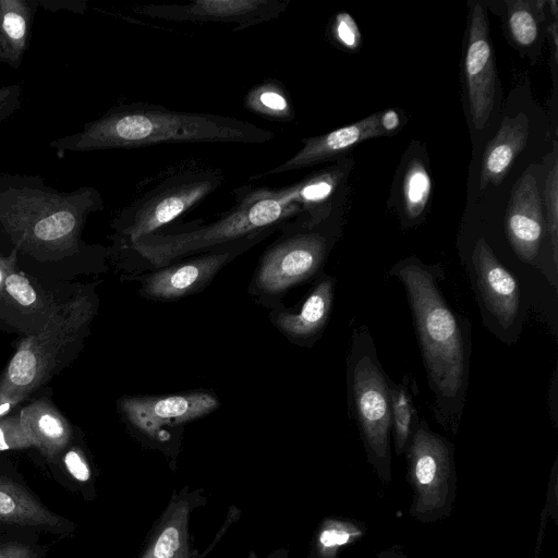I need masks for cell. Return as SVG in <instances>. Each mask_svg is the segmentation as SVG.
<instances>
[{"instance_id":"11","label":"cell","mask_w":558,"mask_h":558,"mask_svg":"<svg viewBox=\"0 0 558 558\" xmlns=\"http://www.w3.org/2000/svg\"><path fill=\"white\" fill-rule=\"evenodd\" d=\"M74 283H43L23 270L17 260L0 291V330L20 337L32 335L48 322Z\"/></svg>"},{"instance_id":"23","label":"cell","mask_w":558,"mask_h":558,"mask_svg":"<svg viewBox=\"0 0 558 558\" xmlns=\"http://www.w3.org/2000/svg\"><path fill=\"white\" fill-rule=\"evenodd\" d=\"M38 0H0V37L8 65L17 70L28 49Z\"/></svg>"},{"instance_id":"31","label":"cell","mask_w":558,"mask_h":558,"mask_svg":"<svg viewBox=\"0 0 558 558\" xmlns=\"http://www.w3.org/2000/svg\"><path fill=\"white\" fill-rule=\"evenodd\" d=\"M37 532L0 527V558H46L49 545L40 542Z\"/></svg>"},{"instance_id":"25","label":"cell","mask_w":558,"mask_h":558,"mask_svg":"<svg viewBox=\"0 0 558 558\" xmlns=\"http://www.w3.org/2000/svg\"><path fill=\"white\" fill-rule=\"evenodd\" d=\"M46 464L52 477L62 486L85 499L90 498L94 470L78 428L72 441Z\"/></svg>"},{"instance_id":"13","label":"cell","mask_w":558,"mask_h":558,"mask_svg":"<svg viewBox=\"0 0 558 558\" xmlns=\"http://www.w3.org/2000/svg\"><path fill=\"white\" fill-rule=\"evenodd\" d=\"M0 527H14L71 536L77 525L49 509L28 486L15 464L0 457Z\"/></svg>"},{"instance_id":"37","label":"cell","mask_w":558,"mask_h":558,"mask_svg":"<svg viewBox=\"0 0 558 558\" xmlns=\"http://www.w3.org/2000/svg\"><path fill=\"white\" fill-rule=\"evenodd\" d=\"M381 125L388 135L396 133L400 128V117L396 110H386L381 112Z\"/></svg>"},{"instance_id":"39","label":"cell","mask_w":558,"mask_h":558,"mask_svg":"<svg viewBox=\"0 0 558 558\" xmlns=\"http://www.w3.org/2000/svg\"><path fill=\"white\" fill-rule=\"evenodd\" d=\"M0 63L8 64V58H7L4 49H3V44H2L1 37H0Z\"/></svg>"},{"instance_id":"2","label":"cell","mask_w":558,"mask_h":558,"mask_svg":"<svg viewBox=\"0 0 558 558\" xmlns=\"http://www.w3.org/2000/svg\"><path fill=\"white\" fill-rule=\"evenodd\" d=\"M276 134L233 117L167 109L148 102L112 106L75 133L49 143L59 156L166 143L263 144Z\"/></svg>"},{"instance_id":"16","label":"cell","mask_w":558,"mask_h":558,"mask_svg":"<svg viewBox=\"0 0 558 558\" xmlns=\"http://www.w3.org/2000/svg\"><path fill=\"white\" fill-rule=\"evenodd\" d=\"M380 117L381 112H376L323 135L303 138L302 147L293 156L275 168L251 175L250 180L311 167L336 158L366 140L387 136Z\"/></svg>"},{"instance_id":"6","label":"cell","mask_w":558,"mask_h":558,"mask_svg":"<svg viewBox=\"0 0 558 558\" xmlns=\"http://www.w3.org/2000/svg\"><path fill=\"white\" fill-rule=\"evenodd\" d=\"M225 182L221 169L186 160L167 169L113 217L110 248H118L163 230L218 190Z\"/></svg>"},{"instance_id":"17","label":"cell","mask_w":558,"mask_h":558,"mask_svg":"<svg viewBox=\"0 0 558 558\" xmlns=\"http://www.w3.org/2000/svg\"><path fill=\"white\" fill-rule=\"evenodd\" d=\"M505 228L517 256L534 264L544 230L543 204L535 177L525 172L512 189Z\"/></svg>"},{"instance_id":"21","label":"cell","mask_w":558,"mask_h":558,"mask_svg":"<svg viewBox=\"0 0 558 558\" xmlns=\"http://www.w3.org/2000/svg\"><path fill=\"white\" fill-rule=\"evenodd\" d=\"M529 136V118L521 112L505 117L499 130L487 144L480 172V190L489 184L499 185L517 156L525 148Z\"/></svg>"},{"instance_id":"8","label":"cell","mask_w":558,"mask_h":558,"mask_svg":"<svg viewBox=\"0 0 558 558\" xmlns=\"http://www.w3.org/2000/svg\"><path fill=\"white\" fill-rule=\"evenodd\" d=\"M323 222L311 223L301 214L281 226L279 236L260 256L250 284V293L258 302L274 308L291 288L320 269L328 252V239L318 229Z\"/></svg>"},{"instance_id":"15","label":"cell","mask_w":558,"mask_h":558,"mask_svg":"<svg viewBox=\"0 0 558 558\" xmlns=\"http://www.w3.org/2000/svg\"><path fill=\"white\" fill-rule=\"evenodd\" d=\"M219 404L215 395L199 390L169 396H125L118 401V409L134 428L156 437L165 426L203 417Z\"/></svg>"},{"instance_id":"1","label":"cell","mask_w":558,"mask_h":558,"mask_svg":"<svg viewBox=\"0 0 558 558\" xmlns=\"http://www.w3.org/2000/svg\"><path fill=\"white\" fill-rule=\"evenodd\" d=\"M105 207L100 192L47 185L40 175L0 173V253L25 270H105L109 248L87 244L88 217Z\"/></svg>"},{"instance_id":"20","label":"cell","mask_w":558,"mask_h":558,"mask_svg":"<svg viewBox=\"0 0 558 558\" xmlns=\"http://www.w3.org/2000/svg\"><path fill=\"white\" fill-rule=\"evenodd\" d=\"M335 280L323 277L313 288L298 313L278 306L269 314L271 323L290 341L307 342L317 336L327 323L333 299Z\"/></svg>"},{"instance_id":"9","label":"cell","mask_w":558,"mask_h":558,"mask_svg":"<svg viewBox=\"0 0 558 558\" xmlns=\"http://www.w3.org/2000/svg\"><path fill=\"white\" fill-rule=\"evenodd\" d=\"M404 453L407 480L412 488L409 514L425 524L447 519L457 496L453 445L421 421Z\"/></svg>"},{"instance_id":"26","label":"cell","mask_w":558,"mask_h":558,"mask_svg":"<svg viewBox=\"0 0 558 558\" xmlns=\"http://www.w3.org/2000/svg\"><path fill=\"white\" fill-rule=\"evenodd\" d=\"M366 532L367 527L361 521L350 518H327L316 531L313 557L338 558L342 549L362 539Z\"/></svg>"},{"instance_id":"18","label":"cell","mask_w":558,"mask_h":558,"mask_svg":"<svg viewBox=\"0 0 558 558\" xmlns=\"http://www.w3.org/2000/svg\"><path fill=\"white\" fill-rule=\"evenodd\" d=\"M472 259L485 306L502 327H510L520 310L517 280L497 259L483 238L477 240Z\"/></svg>"},{"instance_id":"3","label":"cell","mask_w":558,"mask_h":558,"mask_svg":"<svg viewBox=\"0 0 558 558\" xmlns=\"http://www.w3.org/2000/svg\"><path fill=\"white\" fill-rule=\"evenodd\" d=\"M391 272L407 291L440 422L456 433L468 385V329L448 307L434 276L420 262L405 259Z\"/></svg>"},{"instance_id":"24","label":"cell","mask_w":558,"mask_h":558,"mask_svg":"<svg viewBox=\"0 0 558 558\" xmlns=\"http://www.w3.org/2000/svg\"><path fill=\"white\" fill-rule=\"evenodd\" d=\"M190 504L185 499L173 501L142 558H191L189 548Z\"/></svg>"},{"instance_id":"27","label":"cell","mask_w":558,"mask_h":558,"mask_svg":"<svg viewBox=\"0 0 558 558\" xmlns=\"http://www.w3.org/2000/svg\"><path fill=\"white\" fill-rule=\"evenodd\" d=\"M244 107L265 119L291 122L294 110L286 87L277 80L267 78L254 85L244 97Z\"/></svg>"},{"instance_id":"10","label":"cell","mask_w":558,"mask_h":558,"mask_svg":"<svg viewBox=\"0 0 558 558\" xmlns=\"http://www.w3.org/2000/svg\"><path fill=\"white\" fill-rule=\"evenodd\" d=\"M266 231L169 264L143 277L140 292L154 301H173L197 293L231 260L269 236Z\"/></svg>"},{"instance_id":"30","label":"cell","mask_w":558,"mask_h":558,"mask_svg":"<svg viewBox=\"0 0 558 558\" xmlns=\"http://www.w3.org/2000/svg\"><path fill=\"white\" fill-rule=\"evenodd\" d=\"M432 191L429 173L420 159H413L405 169L402 182L404 213L409 218L420 217L428 203Z\"/></svg>"},{"instance_id":"12","label":"cell","mask_w":558,"mask_h":558,"mask_svg":"<svg viewBox=\"0 0 558 558\" xmlns=\"http://www.w3.org/2000/svg\"><path fill=\"white\" fill-rule=\"evenodd\" d=\"M290 0H195L180 4H142L140 15L172 22L222 23L242 31L280 16Z\"/></svg>"},{"instance_id":"28","label":"cell","mask_w":558,"mask_h":558,"mask_svg":"<svg viewBox=\"0 0 558 558\" xmlns=\"http://www.w3.org/2000/svg\"><path fill=\"white\" fill-rule=\"evenodd\" d=\"M411 379L405 375L402 383L396 385L389 380L391 402V430L395 450L398 456L404 453L412 434L418 423L411 393Z\"/></svg>"},{"instance_id":"33","label":"cell","mask_w":558,"mask_h":558,"mask_svg":"<svg viewBox=\"0 0 558 558\" xmlns=\"http://www.w3.org/2000/svg\"><path fill=\"white\" fill-rule=\"evenodd\" d=\"M33 449V442L15 410L0 418V452Z\"/></svg>"},{"instance_id":"36","label":"cell","mask_w":558,"mask_h":558,"mask_svg":"<svg viewBox=\"0 0 558 558\" xmlns=\"http://www.w3.org/2000/svg\"><path fill=\"white\" fill-rule=\"evenodd\" d=\"M39 7L46 10H66L76 14H83L87 9L86 0H38Z\"/></svg>"},{"instance_id":"4","label":"cell","mask_w":558,"mask_h":558,"mask_svg":"<svg viewBox=\"0 0 558 558\" xmlns=\"http://www.w3.org/2000/svg\"><path fill=\"white\" fill-rule=\"evenodd\" d=\"M98 310L96 282L74 283L41 329L20 337L0 376V418L17 410L73 363Z\"/></svg>"},{"instance_id":"19","label":"cell","mask_w":558,"mask_h":558,"mask_svg":"<svg viewBox=\"0 0 558 558\" xmlns=\"http://www.w3.org/2000/svg\"><path fill=\"white\" fill-rule=\"evenodd\" d=\"M22 426L33 442V449L46 461L54 458L74 438L75 427L57 408L51 391L31 398L17 410Z\"/></svg>"},{"instance_id":"38","label":"cell","mask_w":558,"mask_h":558,"mask_svg":"<svg viewBox=\"0 0 558 558\" xmlns=\"http://www.w3.org/2000/svg\"><path fill=\"white\" fill-rule=\"evenodd\" d=\"M375 558H413L410 556L403 547L399 545H392L378 551Z\"/></svg>"},{"instance_id":"32","label":"cell","mask_w":558,"mask_h":558,"mask_svg":"<svg viewBox=\"0 0 558 558\" xmlns=\"http://www.w3.org/2000/svg\"><path fill=\"white\" fill-rule=\"evenodd\" d=\"M544 198L548 232L553 247L554 263L557 264L558 251V163L555 155L550 170L545 179Z\"/></svg>"},{"instance_id":"34","label":"cell","mask_w":558,"mask_h":558,"mask_svg":"<svg viewBox=\"0 0 558 558\" xmlns=\"http://www.w3.org/2000/svg\"><path fill=\"white\" fill-rule=\"evenodd\" d=\"M332 34L335 39L344 48L355 51L361 46V33L352 15L339 12L333 20Z\"/></svg>"},{"instance_id":"7","label":"cell","mask_w":558,"mask_h":558,"mask_svg":"<svg viewBox=\"0 0 558 558\" xmlns=\"http://www.w3.org/2000/svg\"><path fill=\"white\" fill-rule=\"evenodd\" d=\"M348 402L356 420L367 462L381 485L392 480L389 378L365 328H356L348 360Z\"/></svg>"},{"instance_id":"35","label":"cell","mask_w":558,"mask_h":558,"mask_svg":"<svg viewBox=\"0 0 558 558\" xmlns=\"http://www.w3.org/2000/svg\"><path fill=\"white\" fill-rule=\"evenodd\" d=\"M23 101L20 84L0 86V125L15 114Z\"/></svg>"},{"instance_id":"22","label":"cell","mask_w":558,"mask_h":558,"mask_svg":"<svg viewBox=\"0 0 558 558\" xmlns=\"http://www.w3.org/2000/svg\"><path fill=\"white\" fill-rule=\"evenodd\" d=\"M344 175L341 167L333 166L280 187L275 193L301 207L310 222L317 225L327 220L331 214L333 197Z\"/></svg>"},{"instance_id":"29","label":"cell","mask_w":558,"mask_h":558,"mask_svg":"<svg viewBox=\"0 0 558 558\" xmlns=\"http://www.w3.org/2000/svg\"><path fill=\"white\" fill-rule=\"evenodd\" d=\"M546 1H507V24L515 44L529 48L536 44L543 23V7Z\"/></svg>"},{"instance_id":"5","label":"cell","mask_w":558,"mask_h":558,"mask_svg":"<svg viewBox=\"0 0 558 558\" xmlns=\"http://www.w3.org/2000/svg\"><path fill=\"white\" fill-rule=\"evenodd\" d=\"M233 195L234 205L215 221L180 231H159L126 246L109 247V257L134 255L158 269L221 244L276 231L303 214L299 205L275 195L272 187L244 185Z\"/></svg>"},{"instance_id":"14","label":"cell","mask_w":558,"mask_h":558,"mask_svg":"<svg viewBox=\"0 0 558 558\" xmlns=\"http://www.w3.org/2000/svg\"><path fill=\"white\" fill-rule=\"evenodd\" d=\"M464 82L473 125L482 130L495 105L497 71L486 9L475 2L471 10L463 59Z\"/></svg>"}]
</instances>
